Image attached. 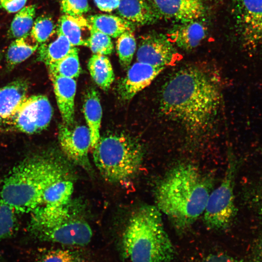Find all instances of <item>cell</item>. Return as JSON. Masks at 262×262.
Listing matches in <instances>:
<instances>
[{"label": "cell", "instance_id": "cell-1", "mask_svg": "<svg viewBox=\"0 0 262 262\" xmlns=\"http://www.w3.org/2000/svg\"><path fill=\"white\" fill-rule=\"evenodd\" d=\"M217 75L202 66H184L163 86L162 114L180 124L190 135L199 136L210 128L221 103Z\"/></svg>", "mask_w": 262, "mask_h": 262}, {"label": "cell", "instance_id": "cell-6", "mask_svg": "<svg viewBox=\"0 0 262 262\" xmlns=\"http://www.w3.org/2000/svg\"><path fill=\"white\" fill-rule=\"evenodd\" d=\"M31 213L29 230L40 241L82 246L92 239L89 224L72 212L70 205L53 210L37 209Z\"/></svg>", "mask_w": 262, "mask_h": 262}, {"label": "cell", "instance_id": "cell-11", "mask_svg": "<svg viewBox=\"0 0 262 262\" xmlns=\"http://www.w3.org/2000/svg\"><path fill=\"white\" fill-rule=\"evenodd\" d=\"M179 58V53L167 36L152 33L141 37L136 52L137 62L166 67Z\"/></svg>", "mask_w": 262, "mask_h": 262}, {"label": "cell", "instance_id": "cell-31", "mask_svg": "<svg viewBox=\"0 0 262 262\" xmlns=\"http://www.w3.org/2000/svg\"><path fill=\"white\" fill-rule=\"evenodd\" d=\"M40 262H85L82 253L73 249L58 248L48 251Z\"/></svg>", "mask_w": 262, "mask_h": 262}, {"label": "cell", "instance_id": "cell-2", "mask_svg": "<svg viewBox=\"0 0 262 262\" xmlns=\"http://www.w3.org/2000/svg\"><path fill=\"white\" fill-rule=\"evenodd\" d=\"M213 185V176L197 165L177 164L156 183L155 206L176 230L185 231L203 215Z\"/></svg>", "mask_w": 262, "mask_h": 262}, {"label": "cell", "instance_id": "cell-36", "mask_svg": "<svg viewBox=\"0 0 262 262\" xmlns=\"http://www.w3.org/2000/svg\"><path fill=\"white\" fill-rule=\"evenodd\" d=\"M98 8L101 11L111 12L117 9L119 0H94Z\"/></svg>", "mask_w": 262, "mask_h": 262}, {"label": "cell", "instance_id": "cell-3", "mask_svg": "<svg viewBox=\"0 0 262 262\" xmlns=\"http://www.w3.org/2000/svg\"><path fill=\"white\" fill-rule=\"evenodd\" d=\"M66 170L54 156H30L13 168L0 196L17 214L32 213L42 203L47 188Z\"/></svg>", "mask_w": 262, "mask_h": 262}, {"label": "cell", "instance_id": "cell-16", "mask_svg": "<svg viewBox=\"0 0 262 262\" xmlns=\"http://www.w3.org/2000/svg\"><path fill=\"white\" fill-rule=\"evenodd\" d=\"M206 27L197 19L180 23L168 34V38L180 48L190 50L197 47L206 36Z\"/></svg>", "mask_w": 262, "mask_h": 262}, {"label": "cell", "instance_id": "cell-24", "mask_svg": "<svg viewBox=\"0 0 262 262\" xmlns=\"http://www.w3.org/2000/svg\"><path fill=\"white\" fill-rule=\"evenodd\" d=\"M38 46L30 33L16 39L9 45L6 54L8 66L12 67L24 61L38 49Z\"/></svg>", "mask_w": 262, "mask_h": 262}, {"label": "cell", "instance_id": "cell-39", "mask_svg": "<svg viewBox=\"0 0 262 262\" xmlns=\"http://www.w3.org/2000/svg\"><path fill=\"white\" fill-rule=\"evenodd\" d=\"M0 7H1V4H0Z\"/></svg>", "mask_w": 262, "mask_h": 262}, {"label": "cell", "instance_id": "cell-10", "mask_svg": "<svg viewBox=\"0 0 262 262\" xmlns=\"http://www.w3.org/2000/svg\"><path fill=\"white\" fill-rule=\"evenodd\" d=\"M64 123L58 127V139L63 152L71 162L91 172L89 150L91 135L87 126L72 127Z\"/></svg>", "mask_w": 262, "mask_h": 262}, {"label": "cell", "instance_id": "cell-12", "mask_svg": "<svg viewBox=\"0 0 262 262\" xmlns=\"http://www.w3.org/2000/svg\"><path fill=\"white\" fill-rule=\"evenodd\" d=\"M158 18L180 23L196 20L205 12L204 0H146Z\"/></svg>", "mask_w": 262, "mask_h": 262}, {"label": "cell", "instance_id": "cell-8", "mask_svg": "<svg viewBox=\"0 0 262 262\" xmlns=\"http://www.w3.org/2000/svg\"><path fill=\"white\" fill-rule=\"evenodd\" d=\"M52 114L47 97L33 95L23 100L13 115L6 119L4 125L20 132L33 134L48 127Z\"/></svg>", "mask_w": 262, "mask_h": 262}, {"label": "cell", "instance_id": "cell-28", "mask_svg": "<svg viewBox=\"0 0 262 262\" xmlns=\"http://www.w3.org/2000/svg\"><path fill=\"white\" fill-rule=\"evenodd\" d=\"M16 214L0 196V244L16 232L18 225Z\"/></svg>", "mask_w": 262, "mask_h": 262}, {"label": "cell", "instance_id": "cell-17", "mask_svg": "<svg viewBox=\"0 0 262 262\" xmlns=\"http://www.w3.org/2000/svg\"><path fill=\"white\" fill-rule=\"evenodd\" d=\"M92 26L82 16L64 15L58 22L56 31L64 35L74 47L87 46Z\"/></svg>", "mask_w": 262, "mask_h": 262}, {"label": "cell", "instance_id": "cell-5", "mask_svg": "<svg viewBox=\"0 0 262 262\" xmlns=\"http://www.w3.org/2000/svg\"><path fill=\"white\" fill-rule=\"evenodd\" d=\"M144 148L132 137L112 133L100 137L93 148L94 164L107 181L123 184L138 173L144 159Z\"/></svg>", "mask_w": 262, "mask_h": 262}, {"label": "cell", "instance_id": "cell-34", "mask_svg": "<svg viewBox=\"0 0 262 262\" xmlns=\"http://www.w3.org/2000/svg\"><path fill=\"white\" fill-rule=\"evenodd\" d=\"M200 262H246L225 254H212L204 258Z\"/></svg>", "mask_w": 262, "mask_h": 262}, {"label": "cell", "instance_id": "cell-26", "mask_svg": "<svg viewBox=\"0 0 262 262\" xmlns=\"http://www.w3.org/2000/svg\"><path fill=\"white\" fill-rule=\"evenodd\" d=\"M36 9L35 5H30L18 11L9 30V34L12 37L18 38L30 33L34 21Z\"/></svg>", "mask_w": 262, "mask_h": 262}, {"label": "cell", "instance_id": "cell-22", "mask_svg": "<svg viewBox=\"0 0 262 262\" xmlns=\"http://www.w3.org/2000/svg\"><path fill=\"white\" fill-rule=\"evenodd\" d=\"M92 27L108 36L117 38L124 32L133 29V24L120 16L96 14L87 17Z\"/></svg>", "mask_w": 262, "mask_h": 262}, {"label": "cell", "instance_id": "cell-25", "mask_svg": "<svg viewBox=\"0 0 262 262\" xmlns=\"http://www.w3.org/2000/svg\"><path fill=\"white\" fill-rule=\"evenodd\" d=\"M47 67L49 75L72 79L78 78L81 70L78 49L75 47L67 55Z\"/></svg>", "mask_w": 262, "mask_h": 262}, {"label": "cell", "instance_id": "cell-15", "mask_svg": "<svg viewBox=\"0 0 262 262\" xmlns=\"http://www.w3.org/2000/svg\"><path fill=\"white\" fill-rule=\"evenodd\" d=\"M66 171L47 188L43 194L42 203L37 208L52 210L70 205L74 184L67 176Z\"/></svg>", "mask_w": 262, "mask_h": 262}, {"label": "cell", "instance_id": "cell-19", "mask_svg": "<svg viewBox=\"0 0 262 262\" xmlns=\"http://www.w3.org/2000/svg\"><path fill=\"white\" fill-rule=\"evenodd\" d=\"M28 82L18 80L0 89V117L9 118L27 97Z\"/></svg>", "mask_w": 262, "mask_h": 262}, {"label": "cell", "instance_id": "cell-20", "mask_svg": "<svg viewBox=\"0 0 262 262\" xmlns=\"http://www.w3.org/2000/svg\"><path fill=\"white\" fill-rule=\"evenodd\" d=\"M83 110L90 133L91 147L93 149L100 137V128L102 115L99 96L94 88H90L86 91Z\"/></svg>", "mask_w": 262, "mask_h": 262}, {"label": "cell", "instance_id": "cell-14", "mask_svg": "<svg viewBox=\"0 0 262 262\" xmlns=\"http://www.w3.org/2000/svg\"><path fill=\"white\" fill-rule=\"evenodd\" d=\"M63 123L72 126L75 113L77 84L74 79L49 75Z\"/></svg>", "mask_w": 262, "mask_h": 262}, {"label": "cell", "instance_id": "cell-21", "mask_svg": "<svg viewBox=\"0 0 262 262\" xmlns=\"http://www.w3.org/2000/svg\"><path fill=\"white\" fill-rule=\"evenodd\" d=\"M56 37L38 48L37 59L48 66L67 55L75 47L62 34L56 31Z\"/></svg>", "mask_w": 262, "mask_h": 262}, {"label": "cell", "instance_id": "cell-38", "mask_svg": "<svg viewBox=\"0 0 262 262\" xmlns=\"http://www.w3.org/2000/svg\"><path fill=\"white\" fill-rule=\"evenodd\" d=\"M0 60H1V54L0 53Z\"/></svg>", "mask_w": 262, "mask_h": 262}, {"label": "cell", "instance_id": "cell-32", "mask_svg": "<svg viewBox=\"0 0 262 262\" xmlns=\"http://www.w3.org/2000/svg\"><path fill=\"white\" fill-rule=\"evenodd\" d=\"M244 198L250 209L262 215V177L245 190Z\"/></svg>", "mask_w": 262, "mask_h": 262}, {"label": "cell", "instance_id": "cell-23", "mask_svg": "<svg viewBox=\"0 0 262 262\" xmlns=\"http://www.w3.org/2000/svg\"><path fill=\"white\" fill-rule=\"evenodd\" d=\"M95 82L102 90H108L115 80V74L109 59L104 55L94 54L87 65Z\"/></svg>", "mask_w": 262, "mask_h": 262}, {"label": "cell", "instance_id": "cell-29", "mask_svg": "<svg viewBox=\"0 0 262 262\" xmlns=\"http://www.w3.org/2000/svg\"><path fill=\"white\" fill-rule=\"evenodd\" d=\"M56 26L52 18L47 15H41L34 21L30 34L38 44L47 41L56 32Z\"/></svg>", "mask_w": 262, "mask_h": 262}, {"label": "cell", "instance_id": "cell-9", "mask_svg": "<svg viewBox=\"0 0 262 262\" xmlns=\"http://www.w3.org/2000/svg\"><path fill=\"white\" fill-rule=\"evenodd\" d=\"M235 12L243 45L254 50L262 49V0H236Z\"/></svg>", "mask_w": 262, "mask_h": 262}, {"label": "cell", "instance_id": "cell-37", "mask_svg": "<svg viewBox=\"0 0 262 262\" xmlns=\"http://www.w3.org/2000/svg\"><path fill=\"white\" fill-rule=\"evenodd\" d=\"M253 258L254 262H262V236L253 248Z\"/></svg>", "mask_w": 262, "mask_h": 262}, {"label": "cell", "instance_id": "cell-33", "mask_svg": "<svg viewBox=\"0 0 262 262\" xmlns=\"http://www.w3.org/2000/svg\"><path fill=\"white\" fill-rule=\"evenodd\" d=\"M61 9L64 15L82 16L89 10L87 0H61Z\"/></svg>", "mask_w": 262, "mask_h": 262}, {"label": "cell", "instance_id": "cell-18", "mask_svg": "<svg viewBox=\"0 0 262 262\" xmlns=\"http://www.w3.org/2000/svg\"><path fill=\"white\" fill-rule=\"evenodd\" d=\"M117 10L120 17L133 24L147 25L158 19L146 0H119Z\"/></svg>", "mask_w": 262, "mask_h": 262}, {"label": "cell", "instance_id": "cell-4", "mask_svg": "<svg viewBox=\"0 0 262 262\" xmlns=\"http://www.w3.org/2000/svg\"><path fill=\"white\" fill-rule=\"evenodd\" d=\"M125 256L131 262H172L175 251L155 206L140 207L132 215L122 240Z\"/></svg>", "mask_w": 262, "mask_h": 262}, {"label": "cell", "instance_id": "cell-13", "mask_svg": "<svg viewBox=\"0 0 262 262\" xmlns=\"http://www.w3.org/2000/svg\"><path fill=\"white\" fill-rule=\"evenodd\" d=\"M165 68L142 62L134 63L129 67L126 76L118 85L117 93L120 99L124 101L131 99L149 85Z\"/></svg>", "mask_w": 262, "mask_h": 262}, {"label": "cell", "instance_id": "cell-35", "mask_svg": "<svg viewBox=\"0 0 262 262\" xmlns=\"http://www.w3.org/2000/svg\"><path fill=\"white\" fill-rule=\"evenodd\" d=\"M1 7L9 13L19 11L24 7L27 0H0Z\"/></svg>", "mask_w": 262, "mask_h": 262}, {"label": "cell", "instance_id": "cell-27", "mask_svg": "<svg viewBox=\"0 0 262 262\" xmlns=\"http://www.w3.org/2000/svg\"><path fill=\"white\" fill-rule=\"evenodd\" d=\"M133 29L127 31L117 37L116 49L121 66L125 69L130 66L136 50Z\"/></svg>", "mask_w": 262, "mask_h": 262}, {"label": "cell", "instance_id": "cell-7", "mask_svg": "<svg viewBox=\"0 0 262 262\" xmlns=\"http://www.w3.org/2000/svg\"><path fill=\"white\" fill-rule=\"evenodd\" d=\"M238 167L236 157L229 151L223 179L211 192L202 215L205 225L210 229L226 230L232 225L236 217L234 187Z\"/></svg>", "mask_w": 262, "mask_h": 262}, {"label": "cell", "instance_id": "cell-30", "mask_svg": "<svg viewBox=\"0 0 262 262\" xmlns=\"http://www.w3.org/2000/svg\"><path fill=\"white\" fill-rule=\"evenodd\" d=\"M87 47L96 54L109 55L114 50V45L111 37L92 27Z\"/></svg>", "mask_w": 262, "mask_h": 262}]
</instances>
